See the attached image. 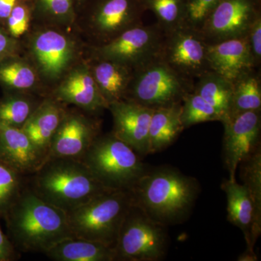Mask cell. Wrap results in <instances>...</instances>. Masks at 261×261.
Wrapping results in <instances>:
<instances>
[{
  "label": "cell",
  "instance_id": "d4e9b609",
  "mask_svg": "<svg viewBox=\"0 0 261 261\" xmlns=\"http://www.w3.org/2000/svg\"><path fill=\"white\" fill-rule=\"evenodd\" d=\"M194 92L203 98L221 116V122L231 111L233 84L214 70H209L195 82Z\"/></svg>",
  "mask_w": 261,
  "mask_h": 261
},
{
  "label": "cell",
  "instance_id": "7a4b0ae2",
  "mask_svg": "<svg viewBox=\"0 0 261 261\" xmlns=\"http://www.w3.org/2000/svg\"><path fill=\"white\" fill-rule=\"evenodd\" d=\"M134 204L168 226L190 217L201 191L200 182L169 166L149 168L130 190Z\"/></svg>",
  "mask_w": 261,
  "mask_h": 261
},
{
  "label": "cell",
  "instance_id": "9c48e42d",
  "mask_svg": "<svg viewBox=\"0 0 261 261\" xmlns=\"http://www.w3.org/2000/svg\"><path fill=\"white\" fill-rule=\"evenodd\" d=\"M167 226L151 219L133 204L114 246L116 261H159L167 254Z\"/></svg>",
  "mask_w": 261,
  "mask_h": 261
},
{
  "label": "cell",
  "instance_id": "74e56055",
  "mask_svg": "<svg viewBox=\"0 0 261 261\" xmlns=\"http://www.w3.org/2000/svg\"><path fill=\"white\" fill-rule=\"evenodd\" d=\"M20 0H0V25L4 27L5 21L13 8Z\"/></svg>",
  "mask_w": 261,
  "mask_h": 261
},
{
  "label": "cell",
  "instance_id": "5b68a950",
  "mask_svg": "<svg viewBox=\"0 0 261 261\" xmlns=\"http://www.w3.org/2000/svg\"><path fill=\"white\" fill-rule=\"evenodd\" d=\"M82 161L110 190H130L149 167L132 147L112 132L99 135Z\"/></svg>",
  "mask_w": 261,
  "mask_h": 261
},
{
  "label": "cell",
  "instance_id": "f546056e",
  "mask_svg": "<svg viewBox=\"0 0 261 261\" xmlns=\"http://www.w3.org/2000/svg\"><path fill=\"white\" fill-rule=\"evenodd\" d=\"M240 178L248 190L258 221H261V146L239 164Z\"/></svg>",
  "mask_w": 261,
  "mask_h": 261
},
{
  "label": "cell",
  "instance_id": "f1b7e54d",
  "mask_svg": "<svg viewBox=\"0 0 261 261\" xmlns=\"http://www.w3.org/2000/svg\"><path fill=\"white\" fill-rule=\"evenodd\" d=\"M146 11L152 12L156 23L170 32L183 25L186 14L187 0H142Z\"/></svg>",
  "mask_w": 261,
  "mask_h": 261
},
{
  "label": "cell",
  "instance_id": "83f0119b",
  "mask_svg": "<svg viewBox=\"0 0 261 261\" xmlns=\"http://www.w3.org/2000/svg\"><path fill=\"white\" fill-rule=\"evenodd\" d=\"M44 97L37 94L4 92L0 98V123L22 128Z\"/></svg>",
  "mask_w": 261,
  "mask_h": 261
},
{
  "label": "cell",
  "instance_id": "ab89813d",
  "mask_svg": "<svg viewBox=\"0 0 261 261\" xmlns=\"http://www.w3.org/2000/svg\"><path fill=\"white\" fill-rule=\"evenodd\" d=\"M87 1V0H77V5H78V11L80 9L81 7L84 4V3Z\"/></svg>",
  "mask_w": 261,
  "mask_h": 261
},
{
  "label": "cell",
  "instance_id": "44dd1931",
  "mask_svg": "<svg viewBox=\"0 0 261 261\" xmlns=\"http://www.w3.org/2000/svg\"><path fill=\"white\" fill-rule=\"evenodd\" d=\"M0 87L4 92L37 94L45 97L48 89L25 56L17 55L0 61Z\"/></svg>",
  "mask_w": 261,
  "mask_h": 261
},
{
  "label": "cell",
  "instance_id": "d6986e66",
  "mask_svg": "<svg viewBox=\"0 0 261 261\" xmlns=\"http://www.w3.org/2000/svg\"><path fill=\"white\" fill-rule=\"evenodd\" d=\"M68 108L50 96H45L22 127L21 129L46 159Z\"/></svg>",
  "mask_w": 261,
  "mask_h": 261
},
{
  "label": "cell",
  "instance_id": "2e32d148",
  "mask_svg": "<svg viewBox=\"0 0 261 261\" xmlns=\"http://www.w3.org/2000/svg\"><path fill=\"white\" fill-rule=\"evenodd\" d=\"M112 133L143 158L149 154V130L153 109L130 101L111 103Z\"/></svg>",
  "mask_w": 261,
  "mask_h": 261
},
{
  "label": "cell",
  "instance_id": "1f68e13d",
  "mask_svg": "<svg viewBox=\"0 0 261 261\" xmlns=\"http://www.w3.org/2000/svg\"><path fill=\"white\" fill-rule=\"evenodd\" d=\"M27 181V176L0 161V219H4L23 191Z\"/></svg>",
  "mask_w": 261,
  "mask_h": 261
},
{
  "label": "cell",
  "instance_id": "7402d4cb",
  "mask_svg": "<svg viewBox=\"0 0 261 261\" xmlns=\"http://www.w3.org/2000/svg\"><path fill=\"white\" fill-rule=\"evenodd\" d=\"M85 58L99 92L108 106L123 100L132 80L133 68L109 60Z\"/></svg>",
  "mask_w": 261,
  "mask_h": 261
},
{
  "label": "cell",
  "instance_id": "d6a6232c",
  "mask_svg": "<svg viewBox=\"0 0 261 261\" xmlns=\"http://www.w3.org/2000/svg\"><path fill=\"white\" fill-rule=\"evenodd\" d=\"M34 14L29 0H20L13 8L5 23V29L11 37L22 40L34 25Z\"/></svg>",
  "mask_w": 261,
  "mask_h": 261
},
{
  "label": "cell",
  "instance_id": "3957f363",
  "mask_svg": "<svg viewBox=\"0 0 261 261\" xmlns=\"http://www.w3.org/2000/svg\"><path fill=\"white\" fill-rule=\"evenodd\" d=\"M27 185L43 200L66 213L108 191L82 160H46L27 177Z\"/></svg>",
  "mask_w": 261,
  "mask_h": 261
},
{
  "label": "cell",
  "instance_id": "7c38bea8",
  "mask_svg": "<svg viewBox=\"0 0 261 261\" xmlns=\"http://www.w3.org/2000/svg\"><path fill=\"white\" fill-rule=\"evenodd\" d=\"M261 15V0H220L200 33L207 44L246 37Z\"/></svg>",
  "mask_w": 261,
  "mask_h": 261
},
{
  "label": "cell",
  "instance_id": "d590c367",
  "mask_svg": "<svg viewBox=\"0 0 261 261\" xmlns=\"http://www.w3.org/2000/svg\"><path fill=\"white\" fill-rule=\"evenodd\" d=\"M21 54H23L22 41L11 37L5 27L0 25V61Z\"/></svg>",
  "mask_w": 261,
  "mask_h": 261
},
{
  "label": "cell",
  "instance_id": "8992f818",
  "mask_svg": "<svg viewBox=\"0 0 261 261\" xmlns=\"http://www.w3.org/2000/svg\"><path fill=\"white\" fill-rule=\"evenodd\" d=\"M134 201L130 190H108L67 213L72 233L114 247Z\"/></svg>",
  "mask_w": 261,
  "mask_h": 261
},
{
  "label": "cell",
  "instance_id": "6da1fadb",
  "mask_svg": "<svg viewBox=\"0 0 261 261\" xmlns=\"http://www.w3.org/2000/svg\"><path fill=\"white\" fill-rule=\"evenodd\" d=\"M3 219L7 235L20 252L45 254L60 242L74 237L67 213L38 197L27 182Z\"/></svg>",
  "mask_w": 261,
  "mask_h": 261
},
{
  "label": "cell",
  "instance_id": "603a6c76",
  "mask_svg": "<svg viewBox=\"0 0 261 261\" xmlns=\"http://www.w3.org/2000/svg\"><path fill=\"white\" fill-rule=\"evenodd\" d=\"M181 102L153 109L149 130V154L172 145L185 130L181 120Z\"/></svg>",
  "mask_w": 261,
  "mask_h": 261
},
{
  "label": "cell",
  "instance_id": "5bb4252c",
  "mask_svg": "<svg viewBox=\"0 0 261 261\" xmlns=\"http://www.w3.org/2000/svg\"><path fill=\"white\" fill-rule=\"evenodd\" d=\"M223 156L229 179H236L238 166L260 146L261 111H246L224 121Z\"/></svg>",
  "mask_w": 261,
  "mask_h": 261
},
{
  "label": "cell",
  "instance_id": "8d00e7d4",
  "mask_svg": "<svg viewBox=\"0 0 261 261\" xmlns=\"http://www.w3.org/2000/svg\"><path fill=\"white\" fill-rule=\"evenodd\" d=\"M20 257V252L16 250L0 226V261H15Z\"/></svg>",
  "mask_w": 261,
  "mask_h": 261
},
{
  "label": "cell",
  "instance_id": "f35d334b",
  "mask_svg": "<svg viewBox=\"0 0 261 261\" xmlns=\"http://www.w3.org/2000/svg\"><path fill=\"white\" fill-rule=\"evenodd\" d=\"M238 260L240 261H255L257 260V257L254 251L245 250V252L238 257Z\"/></svg>",
  "mask_w": 261,
  "mask_h": 261
},
{
  "label": "cell",
  "instance_id": "277c9868",
  "mask_svg": "<svg viewBox=\"0 0 261 261\" xmlns=\"http://www.w3.org/2000/svg\"><path fill=\"white\" fill-rule=\"evenodd\" d=\"M23 53L49 90L84 58L85 43L74 29L34 23L22 39Z\"/></svg>",
  "mask_w": 261,
  "mask_h": 261
},
{
  "label": "cell",
  "instance_id": "e0dca14e",
  "mask_svg": "<svg viewBox=\"0 0 261 261\" xmlns=\"http://www.w3.org/2000/svg\"><path fill=\"white\" fill-rule=\"evenodd\" d=\"M46 160L21 128L0 123V161L28 177Z\"/></svg>",
  "mask_w": 261,
  "mask_h": 261
},
{
  "label": "cell",
  "instance_id": "ffe728a7",
  "mask_svg": "<svg viewBox=\"0 0 261 261\" xmlns=\"http://www.w3.org/2000/svg\"><path fill=\"white\" fill-rule=\"evenodd\" d=\"M207 60L211 70L231 82L247 70L255 68L246 37L208 44Z\"/></svg>",
  "mask_w": 261,
  "mask_h": 261
},
{
  "label": "cell",
  "instance_id": "52a82bcc",
  "mask_svg": "<svg viewBox=\"0 0 261 261\" xmlns=\"http://www.w3.org/2000/svg\"><path fill=\"white\" fill-rule=\"evenodd\" d=\"M145 12L142 0H87L79 10L75 30L87 39L86 45H102L143 24Z\"/></svg>",
  "mask_w": 261,
  "mask_h": 261
},
{
  "label": "cell",
  "instance_id": "ba28073f",
  "mask_svg": "<svg viewBox=\"0 0 261 261\" xmlns=\"http://www.w3.org/2000/svg\"><path fill=\"white\" fill-rule=\"evenodd\" d=\"M195 81L185 78L156 56L133 69L124 100L145 107H167L180 103L194 90Z\"/></svg>",
  "mask_w": 261,
  "mask_h": 261
},
{
  "label": "cell",
  "instance_id": "836d02e7",
  "mask_svg": "<svg viewBox=\"0 0 261 261\" xmlns=\"http://www.w3.org/2000/svg\"><path fill=\"white\" fill-rule=\"evenodd\" d=\"M220 0H187L186 14L182 27L200 32L207 17Z\"/></svg>",
  "mask_w": 261,
  "mask_h": 261
},
{
  "label": "cell",
  "instance_id": "9a60e30c",
  "mask_svg": "<svg viewBox=\"0 0 261 261\" xmlns=\"http://www.w3.org/2000/svg\"><path fill=\"white\" fill-rule=\"evenodd\" d=\"M47 95L92 116H97L108 108L85 58L73 65Z\"/></svg>",
  "mask_w": 261,
  "mask_h": 261
},
{
  "label": "cell",
  "instance_id": "e575fe53",
  "mask_svg": "<svg viewBox=\"0 0 261 261\" xmlns=\"http://www.w3.org/2000/svg\"><path fill=\"white\" fill-rule=\"evenodd\" d=\"M247 44L251 54L254 66L260 68L261 63V15H259L249 29L247 35Z\"/></svg>",
  "mask_w": 261,
  "mask_h": 261
},
{
  "label": "cell",
  "instance_id": "4316f807",
  "mask_svg": "<svg viewBox=\"0 0 261 261\" xmlns=\"http://www.w3.org/2000/svg\"><path fill=\"white\" fill-rule=\"evenodd\" d=\"M232 84V99L228 117L246 111H261V79L258 68L247 70Z\"/></svg>",
  "mask_w": 261,
  "mask_h": 261
},
{
  "label": "cell",
  "instance_id": "484cf974",
  "mask_svg": "<svg viewBox=\"0 0 261 261\" xmlns=\"http://www.w3.org/2000/svg\"><path fill=\"white\" fill-rule=\"evenodd\" d=\"M34 23L74 29L78 5L77 0H29Z\"/></svg>",
  "mask_w": 261,
  "mask_h": 261
},
{
  "label": "cell",
  "instance_id": "8fae6325",
  "mask_svg": "<svg viewBox=\"0 0 261 261\" xmlns=\"http://www.w3.org/2000/svg\"><path fill=\"white\" fill-rule=\"evenodd\" d=\"M200 32L185 27L165 32L158 57L185 78L196 81L211 70Z\"/></svg>",
  "mask_w": 261,
  "mask_h": 261
},
{
  "label": "cell",
  "instance_id": "4fadbf2b",
  "mask_svg": "<svg viewBox=\"0 0 261 261\" xmlns=\"http://www.w3.org/2000/svg\"><path fill=\"white\" fill-rule=\"evenodd\" d=\"M101 122L78 108H68L49 149L47 159L81 160L100 135Z\"/></svg>",
  "mask_w": 261,
  "mask_h": 261
},
{
  "label": "cell",
  "instance_id": "ac0fdd59",
  "mask_svg": "<svg viewBox=\"0 0 261 261\" xmlns=\"http://www.w3.org/2000/svg\"><path fill=\"white\" fill-rule=\"evenodd\" d=\"M221 187L226 196L228 221L243 231L246 250L254 251L261 233V221L257 219L248 190L243 184L229 178L223 180Z\"/></svg>",
  "mask_w": 261,
  "mask_h": 261
},
{
  "label": "cell",
  "instance_id": "4dcf8cb0",
  "mask_svg": "<svg viewBox=\"0 0 261 261\" xmlns=\"http://www.w3.org/2000/svg\"><path fill=\"white\" fill-rule=\"evenodd\" d=\"M181 120L186 129L203 122H221L222 118L213 106L193 90L182 100Z\"/></svg>",
  "mask_w": 261,
  "mask_h": 261
},
{
  "label": "cell",
  "instance_id": "30bf717a",
  "mask_svg": "<svg viewBox=\"0 0 261 261\" xmlns=\"http://www.w3.org/2000/svg\"><path fill=\"white\" fill-rule=\"evenodd\" d=\"M164 34L157 23L142 24L122 33L106 44L86 45L84 57L109 60L134 69L157 56Z\"/></svg>",
  "mask_w": 261,
  "mask_h": 261
},
{
  "label": "cell",
  "instance_id": "cb8c5ba5",
  "mask_svg": "<svg viewBox=\"0 0 261 261\" xmlns=\"http://www.w3.org/2000/svg\"><path fill=\"white\" fill-rule=\"evenodd\" d=\"M45 255L55 261H116L114 247L75 237L60 242Z\"/></svg>",
  "mask_w": 261,
  "mask_h": 261
}]
</instances>
